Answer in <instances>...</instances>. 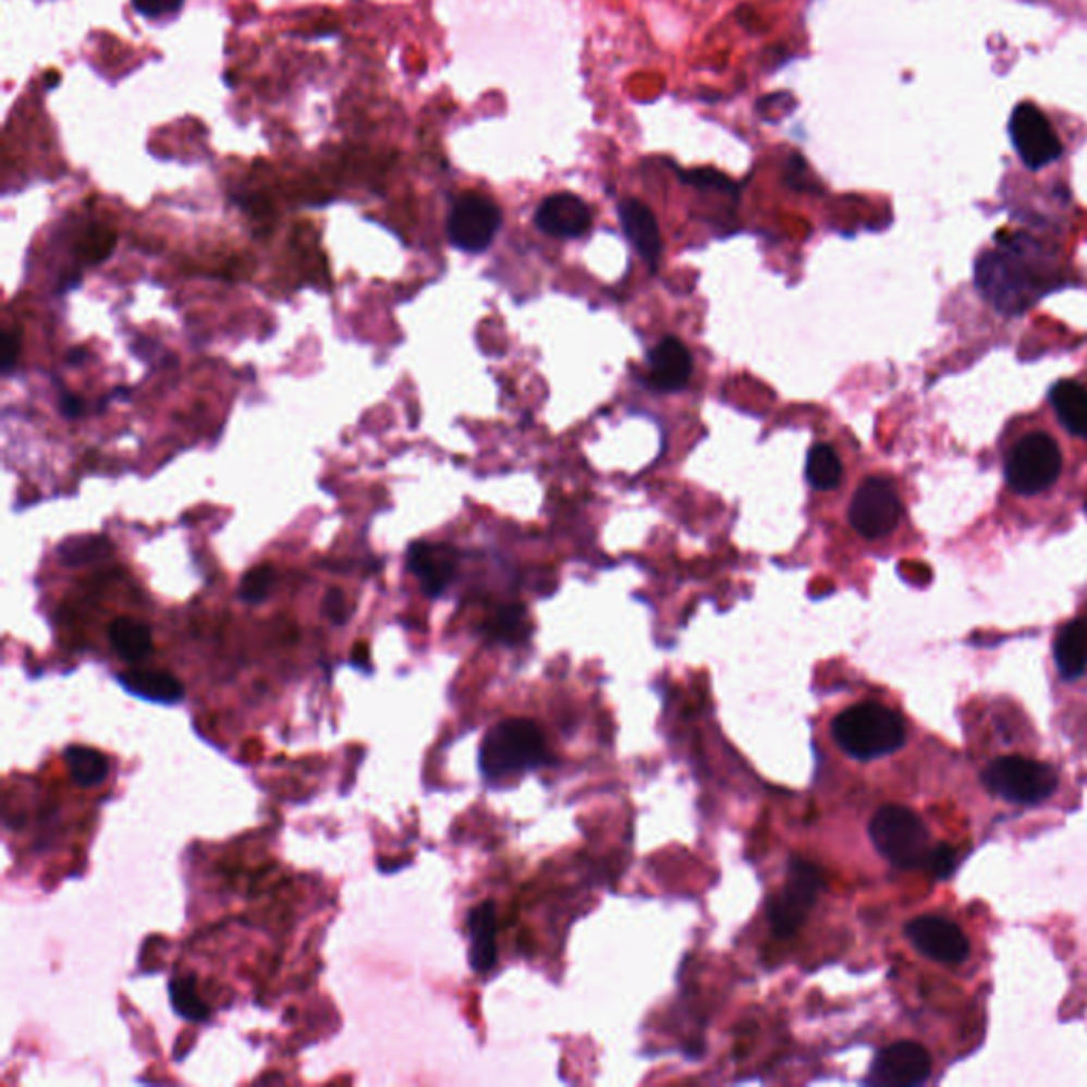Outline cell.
I'll return each mask as SVG.
<instances>
[{
	"label": "cell",
	"mask_w": 1087,
	"mask_h": 1087,
	"mask_svg": "<svg viewBox=\"0 0 1087 1087\" xmlns=\"http://www.w3.org/2000/svg\"><path fill=\"white\" fill-rule=\"evenodd\" d=\"M1001 444L1009 498L1022 503L1053 500L1068 476L1071 453L1046 420L1030 415L1015 418L1004 429Z\"/></svg>",
	"instance_id": "obj_1"
},
{
	"label": "cell",
	"mask_w": 1087,
	"mask_h": 1087,
	"mask_svg": "<svg viewBox=\"0 0 1087 1087\" xmlns=\"http://www.w3.org/2000/svg\"><path fill=\"white\" fill-rule=\"evenodd\" d=\"M548 760L542 731L527 718H508L485 735L478 753L480 773L489 782L518 778Z\"/></svg>",
	"instance_id": "obj_2"
},
{
	"label": "cell",
	"mask_w": 1087,
	"mask_h": 1087,
	"mask_svg": "<svg viewBox=\"0 0 1087 1087\" xmlns=\"http://www.w3.org/2000/svg\"><path fill=\"white\" fill-rule=\"evenodd\" d=\"M836 746L856 760H876L905 746L907 729L901 713L879 704H858L833 720Z\"/></svg>",
	"instance_id": "obj_3"
},
{
	"label": "cell",
	"mask_w": 1087,
	"mask_h": 1087,
	"mask_svg": "<svg viewBox=\"0 0 1087 1087\" xmlns=\"http://www.w3.org/2000/svg\"><path fill=\"white\" fill-rule=\"evenodd\" d=\"M879 854L899 869H918L930 854V833L920 816L903 805H883L869 822Z\"/></svg>",
	"instance_id": "obj_4"
},
{
	"label": "cell",
	"mask_w": 1087,
	"mask_h": 1087,
	"mask_svg": "<svg viewBox=\"0 0 1087 1087\" xmlns=\"http://www.w3.org/2000/svg\"><path fill=\"white\" fill-rule=\"evenodd\" d=\"M905 518V503L899 487L888 476H869L854 491L847 508L852 529L869 542L892 536Z\"/></svg>",
	"instance_id": "obj_5"
},
{
	"label": "cell",
	"mask_w": 1087,
	"mask_h": 1087,
	"mask_svg": "<svg viewBox=\"0 0 1087 1087\" xmlns=\"http://www.w3.org/2000/svg\"><path fill=\"white\" fill-rule=\"evenodd\" d=\"M981 780L992 795L1017 805H1037L1058 789V773L1047 762L1026 756H1001L992 760Z\"/></svg>",
	"instance_id": "obj_6"
},
{
	"label": "cell",
	"mask_w": 1087,
	"mask_h": 1087,
	"mask_svg": "<svg viewBox=\"0 0 1087 1087\" xmlns=\"http://www.w3.org/2000/svg\"><path fill=\"white\" fill-rule=\"evenodd\" d=\"M822 886V871L814 863L793 856L789 863L784 888L769 901L767 907V918L773 935L793 937L816 905Z\"/></svg>",
	"instance_id": "obj_7"
},
{
	"label": "cell",
	"mask_w": 1087,
	"mask_h": 1087,
	"mask_svg": "<svg viewBox=\"0 0 1087 1087\" xmlns=\"http://www.w3.org/2000/svg\"><path fill=\"white\" fill-rule=\"evenodd\" d=\"M502 225L500 207L480 194H463L449 212L447 234L455 249L483 253L493 243Z\"/></svg>",
	"instance_id": "obj_8"
},
{
	"label": "cell",
	"mask_w": 1087,
	"mask_h": 1087,
	"mask_svg": "<svg viewBox=\"0 0 1087 1087\" xmlns=\"http://www.w3.org/2000/svg\"><path fill=\"white\" fill-rule=\"evenodd\" d=\"M1009 136L1024 167L1043 170L1060 160L1064 147L1046 113L1035 105H1017L1009 120Z\"/></svg>",
	"instance_id": "obj_9"
},
{
	"label": "cell",
	"mask_w": 1087,
	"mask_h": 1087,
	"mask_svg": "<svg viewBox=\"0 0 1087 1087\" xmlns=\"http://www.w3.org/2000/svg\"><path fill=\"white\" fill-rule=\"evenodd\" d=\"M909 943L921 956L941 964H962L970 954L968 939L958 924L941 916H920L905 926Z\"/></svg>",
	"instance_id": "obj_10"
},
{
	"label": "cell",
	"mask_w": 1087,
	"mask_h": 1087,
	"mask_svg": "<svg viewBox=\"0 0 1087 1087\" xmlns=\"http://www.w3.org/2000/svg\"><path fill=\"white\" fill-rule=\"evenodd\" d=\"M930 1068L932 1062L924 1047L901 1041L879 1051L867 1082L879 1087L921 1086L928 1079Z\"/></svg>",
	"instance_id": "obj_11"
},
{
	"label": "cell",
	"mask_w": 1087,
	"mask_h": 1087,
	"mask_svg": "<svg viewBox=\"0 0 1087 1087\" xmlns=\"http://www.w3.org/2000/svg\"><path fill=\"white\" fill-rule=\"evenodd\" d=\"M406 561L423 593L427 597H440L457 576L460 554L449 544L415 542L408 548Z\"/></svg>",
	"instance_id": "obj_12"
},
{
	"label": "cell",
	"mask_w": 1087,
	"mask_h": 1087,
	"mask_svg": "<svg viewBox=\"0 0 1087 1087\" xmlns=\"http://www.w3.org/2000/svg\"><path fill=\"white\" fill-rule=\"evenodd\" d=\"M593 212L576 194H552L536 210L538 230L554 239H581L590 230Z\"/></svg>",
	"instance_id": "obj_13"
},
{
	"label": "cell",
	"mask_w": 1087,
	"mask_h": 1087,
	"mask_svg": "<svg viewBox=\"0 0 1087 1087\" xmlns=\"http://www.w3.org/2000/svg\"><path fill=\"white\" fill-rule=\"evenodd\" d=\"M650 382L659 391H680L693 377V355L677 338H663L650 353Z\"/></svg>",
	"instance_id": "obj_14"
},
{
	"label": "cell",
	"mask_w": 1087,
	"mask_h": 1087,
	"mask_svg": "<svg viewBox=\"0 0 1087 1087\" xmlns=\"http://www.w3.org/2000/svg\"><path fill=\"white\" fill-rule=\"evenodd\" d=\"M1047 404L1071 438L1087 442V382L1079 378L1058 380L1047 393Z\"/></svg>",
	"instance_id": "obj_15"
},
{
	"label": "cell",
	"mask_w": 1087,
	"mask_h": 1087,
	"mask_svg": "<svg viewBox=\"0 0 1087 1087\" xmlns=\"http://www.w3.org/2000/svg\"><path fill=\"white\" fill-rule=\"evenodd\" d=\"M619 219L635 253H639L644 261L657 264L663 252V241L655 212L644 203L627 198L619 205Z\"/></svg>",
	"instance_id": "obj_16"
},
{
	"label": "cell",
	"mask_w": 1087,
	"mask_h": 1087,
	"mask_svg": "<svg viewBox=\"0 0 1087 1087\" xmlns=\"http://www.w3.org/2000/svg\"><path fill=\"white\" fill-rule=\"evenodd\" d=\"M469 932V966L474 973H489L498 962V909L485 901L467 916Z\"/></svg>",
	"instance_id": "obj_17"
},
{
	"label": "cell",
	"mask_w": 1087,
	"mask_h": 1087,
	"mask_svg": "<svg viewBox=\"0 0 1087 1087\" xmlns=\"http://www.w3.org/2000/svg\"><path fill=\"white\" fill-rule=\"evenodd\" d=\"M118 682L132 697L162 706L181 704L185 697L183 684L168 671H126L118 673Z\"/></svg>",
	"instance_id": "obj_18"
},
{
	"label": "cell",
	"mask_w": 1087,
	"mask_h": 1087,
	"mask_svg": "<svg viewBox=\"0 0 1087 1087\" xmlns=\"http://www.w3.org/2000/svg\"><path fill=\"white\" fill-rule=\"evenodd\" d=\"M1053 657L1060 673L1075 680L1087 670V616L1075 619L1060 628L1053 642Z\"/></svg>",
	"instance_id": "obj_19"
},
{
	"label": "cell",
	"mask_w": 1087,
	"mask_h": 1087,
	"mask_svg": "<svg viewBox=\"0 0 1087 1087\" xmlns=\"http://www.w3.org/2000/svg\"><path fill=\"white\" fill-rule=\"evenodd\" d=\"M109 639L113 650L127 663H141L154 652V635L149 625L127 616L111 623Z\"/></svg>",
	"instance_id": "obj_20"
},
{
	"label": "cell",
	"mask_w": 1087,
	"mask_h": 1087,
	"mask_svg": "<svg viewBox=\"0 0 1087 1087\" xmlns=\"http://www.w3.org/2000/svg\"><path fill=\"white\" fill-rule=\"evenodd\" d=\"M64 760L69 765V773L75 784L84 789H96L107 782L111 765L107 754L87 746H71L64 753Z\"/></svg>",
	"instance_id": "obj_21"
},
{
	"label": "cell",
	"mask_w": 1087,
	"mask_h": 1087,
	"mask_svg": "<svg viewBox=\"0 0 1087 1087\" xmlns=\"http://www.w3.org/2000/svg\"><path fill=\"white\" fill-rule=\"evenodd\" d=\"M805 478L816 491H833L843 478V465L831 444H814L807 463Z\"/></svg>",
	"instance_id": "obj_22"
},
{
	"label": "cell",
	"mask_w": 1087,
	"mask_h": 1087,
	"mask_svg": "<svg viewBox=\"0 0 1087 1087\" xmlns=\"http://www.w3.org/2000/svg\"><path fill=\"white\" fill-rule=\"evenodd\" d=\"M56 552L64 567H84L109 559L113 546L107 536H73L62 540Z\"/></svg>",
	"instance_id": "obj_23"
},
{
	"label": "cell",
	"mask_w": 1087,
	"mask_h": 1087,
	"mask_svg": "<svg viewBox=\"0 0 1087 1087\" xmlns=\"http://www.w3.org/2000/svg\"><path fill=\"white\" fill-rule=\"evenodd\" d=\"M168 997H170V1004H172L174 1013L181 1015L183 1019L198 1022V1024L209 1022V1006L203 1003V999L196 992V977L194 975L174 977L168 984Z\"/></svg>",
	"instance_id": "obj_24"
},
{
	"label": "cell",
	"mask_w": 1087,
	"mask_h": 1087,
	"mask_svg": "<svg viewBox=\"0 0 1087 1087\" xmlns=\"http://www.w3.org/2000/svg\"><path fill=\"white\" fill-rule=\"evenodd\" d=\"M487 633L502 642V644H518L527 637L529 633V621H527V610L521 603H510L502 606L496 616L489 621Z\"/></svg>",
	"instance_id": "obj_25"
},
{
	"label": "cell",
	"mask_w": 1087,
	"mask_h": 1087,
	"mask_svg": "<svg viewBox=\"0 0 1087 1087\" xmlns=\"http://www.w3.org/2000/svg\"><path fill=\"white\" fill-rule=\"evenodd\" d=\"M274 583H277V572H274L272 565H268V563L255 565L249 572H245V576L241 578L239 599L245 601V603L257 606V603H261V601L268 599V595L272 593Z\"/></svg>",
	"instance_id": "obj_26"
},
{
	"label": "cell",
	"mask_w": 1087,
	"mask_h": 1087,
	"mask_svg": "<svg viewBox=\"0 0 1087 1087\" xmlns=\"http://www.w3.org/2000/svg\"><path fill=\"white\" fill-rule=\"evenodd\" d=\"M684 183H691L699 190H716V192H726V194H737V185L722 172L711 170V168H697L691 172L682 174Z\"/></svg>",
	"instance_id": "obj_27"
},
{
	"label": "cell",
	"mask_w": 1087,
	"mask_h": 1087,
	"mask_svg": "<svg viewBox=\"0 0 1087 1087\" xmlns=\"http://www.w3.org/2000/svg\"><path fill=\"white\" fill-rule=\"evenodd\" d=\"M924 867L930 871L932 878H950L954 874V867H956V852L950 845L941 843V845L930 850Z\"/></svg>",
	"instance_id": "obj_28"
},
{
	"label": "cell",
	"mask_w": 1087,
	"mask_h": 1087,
	"mask_svg": "<svg viewBox=\"0 0 1087 1087\" xmlns=\"http://www.w3.org/2000/svg\"><path fill=\"white\" fill-rule=\"evenodd\" d=\"M756 111L765 118V120H773L778 122L780 118L789 115L791 111H795V98L791 94H769L765 98L758 100L756 105Z\"/></svg>",
	"instance_id": "obj_29"
},
{
	"label": "cell",
	"mask_w": 1087,
	"mask_h": 1087,
	"mask_svg": "<svg viewBox=\"0 0 1087 1087\" xmlns=\"http://www.w3.org/2000/svg\"><path fill=\"white\" fill-rule=\"evenodd\" d=\"M323 614L334 623V625H346L351 616V606L340 588H330L323 597Z\"/></svg>",
	"instance_id": "obj_30"
},
{
	"label": "cell",
	"mask_w": 1087,
	"mask_h": 1087,
	"mask_svg": "<svg viewBox=\"0 0 1087 1087\" xmlns=\"http://www.w3.org/2000/svg\"><path fill=\"white\" fill-rule=\"evenodd\" d=\"M20 349H22V332L20 328H11L2 334V340H0V368L2 372H11V368L15 366L17 357H20Z\"/></svg>",
	"instance_id": "obj_31"
},
{
	"label": "cell",
	"mask_w": 1087,
	"mask_h": 1087,
	"mask_svg": "<svg viewBox=\"0 0 1087 1087\" xmlns=\"http://www.w3.org/2000/svg\"><path fill=\"white\" fill-rule=\"evenodd\" d=\"M185 0H132L134 9L149 20H160L176 13Z\"/></svg>",
	"instance_id": "obj_32"
},
{
	"label": "cell",
	"mask_w": 1087,
	"mask_h": 1087,
	"mask_svg": "<svg viewBox=\"0 0 1087 1087\" xmlns=\"http://www.w3.org/2000/svg\"><path fill=\"white\" fill-rule=\"evenodd\" d=\"M807 176H809V172H807V167H805L803 158L791 156L789 167H786V181H789V185L793 190H811Z\"/></svg>",
	"instance_id": "obj_33"
},
{
	"label": "cell",
	"mask_w": 1087,
	"mask_h": 1087,
	"mask_svg": "<svg viewBox=\"0 0 1087 1087\" xmlns=\"http://www.w3.org/2000/svg\"><path fill=\"white\" fill-rule=\"evenodd\" d=\"M60 411H62V415L66 418H77L82 415V411H84V404H82V400H77L71 393H62Z\"/></svg>",
	"instance_id": "obj_34"
},
{
	"label": "cell",
	"mask_w": 1087,
	"mask_h": 1087,
	"mask_svg": "<svg viewBox=\"0 0 1087 1087\" xmlns=\"http://www.w3.org/2000/svg\"><path fill=\"white\" fill-rule=\"evenodd\" d=\"M84 357H85L84 351H75V353H73V355L69 357V359H71V364H77V362H80V359H84Z\"/></svg>",
	"instance_id": "obj_35"
},
{
	"label": "cell",
	"mask_w": 1087,
	"mask_h": 1087,
	"mask_svg": "<svg viewBox=\"0 0 1087 1087\" xmlns=\"http://www.w3.org/2000/svg\"><path fill=\"white\" fill-rule=\"evenodd\" d=\"M1084 510H1086L1087 514V489H1086V496H1084Z\"/></svg>",
	"instance_id": "obj_36"
}]
</instances>
